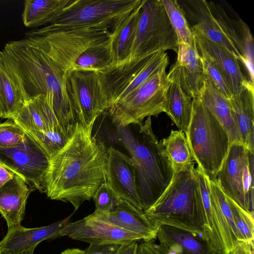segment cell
Instances as JSON below:
<instances>
[{
  "label": "cell",
  "mask_w": 254,
  "mask_h": 254,
  "mask_svg": "<svg viewBox=\"0 0 254 254\" xmlns=\"http://www.w3.org/2000/svg\"><path fill=\"white\" fill-rule=\"evenodd\" d=\"M70 216L50 225L27 228L21 225L10 229L0 241V251L9 254H19L43 241L62 237L61 230L69 222Z\"/></svg>",
  "instance_id": "obj_18"
},
{
  "label": "cell",
  "mask_w": 254,
  "mask_h": 254,
  "mask_svg": "<svg viewBox=\"0 0 254 254\" xmlns=\"http://www.w3.org/2000/svg\"><path fill=\"white\" fill-rule=\"evenodd\" d=\"M71 0H26L22 19L27 27H38L56 21Z\"/></svg>",
  "instance_id": "obj_28"
},
{
  "label": "cell",
  "mask_w": 254,
  "mask_h": 254,
  "mask_svg": "<svg viewBox=\"0 0 254 254\" xmlns=\"http://www.w3.org/2000/svg\"><path fill=\"white\" fill-rule=\"evenodd\" d=\"M106 177L107 184L120 197L143 211L137 192L135 163L131 157L109 147Z\"/></svg>",
  "instance_id": "obj_14"
},
{
  "label": "cell",
  "mask_w": 254,
  "mask_h": 254,
  "mask_svg": "<svg viewBox=\"0 0 254 254\" xmlns=\"http://www.w3.org/2000/svg\"><path fill=\"white\" fill-rule=\"evenodd\" d=\"M195 45L206 53L216 64L228 86L231 96L240 93L250 85H254L242 72L239 61L228 50L205 37L191 28Z\"/></svg>",
  "instance_id": "obj_15"
},
{
  "label": "cell",
  "mask_w": 254,
  "mask_h": 254,
  "mask_svg": "<svg viewBox=\"0 0 254 254\" xmlns=\"http://www.w3.org/2000/svg\"><path fill=\"white\" fill-rule=\"evenodd\" d=\"M114 64L110 37L84 51L77 58L71 70H83L99 73Z\"/></svg>",
  "instance_id": "obj_31"
},
{
  "label": "cell",
  "mask_w": 254,
  "mask_h": 254,
  "mask_svg": "<svg viewBox=\"0 0 254 254\" xmlns=\"http://www.w3.org/2000/svg\"><path fill=\"white\" fill-rule=\"evenodd\" d=\"M0 56L24 102L45 95L60 125L75 124L77 119L66 88L65 73L34 42L27 37L10 41L0 51Z\"/></svg>",
  "instance_id": "obj_2"
},
{
  "label": "cell",
  "mask_w": 254,
  "mask_h": 254,
  "mask_svg": "<svg viewBox=\"0 0 254 254\" xmlns=\"http://www.w3.org/2000/svg\"><path fill=\"white\" fill-rule=\"evenodd\" d=\"M145 0L131 11L117 19L113 24L110 36L114 64L127 61L130 56L140 10Z\"/></svg>",
  "instance_id": "obj_23"
},
{
  "label": "cell",
  "mask_w": 254,
  "mask_h": 254,
  "mask_svg": "<svg viewBox=\"0 0 254 254\" xmlns=\"http://www.w3.org/2000/svg\"><path fill=\"white\" fill-rule=\"evenodd\" d=\"M138 245L137 242L125 245L118 254H137Z\"/></svg>",
  "instance_id": "obj_43"
},
{
  "label": "cell",
  "mask_w": 254,
  "mask_h": 254,
  "mask_svg": "<svg viewBox=\"0 0 254 254\" xmlns=\"http://www.w3.org/2000/svg\"><path fill=\"white\" fill-rule=\"evenodd\" d=\"M156 238L159 244L176 254H216L201 236L184 229L161 225L158 228Z\"/></svg>",
  "instance_id": "obj_25"
},
{
  "label": "cell",
  "mask_w": 254,
  "mask_h": 254,
  "mask_svg": "<svg viewBox=\"0 0 254 254\" xmlns=\"http://www.w3.org/2000/svg\"><path fill=\"white\" fill-rule=\"evenodd\" d=\"M185 135L197 168L210 179L215 180L230 142L223 127L198 96L192 98L191 119Z\"/></svg>",
  "instance_id": "obj_5"
},
{
  "label": "cell",
  "mask_w": 254,
  "mask_h": 254,
  "mask_svg": "<svg viewBox=\"0 0 254 254\" xmlns=\"http://www.w3.org/2000/svg\"><path fill=\"white\" fill-rule=\"evenodd\" d=\"M63 236L89 245H127L143 240L141 237L90 215L79 220L66 223L61 230Z\"/></svg>",
  "instance_id": "obj_13"
},
{
  "label": "cell",
  "mask_w": 254,
  "mask_h": 254,
  "mask_svg": "<svg viewBox=\"0 0 254 254\" xmlns=\"http://www.w3.org/2000/svg\"><path fill=\"white\" fill-rule=\"evenodd\" d=\"M226 198L232 212L238 241L254 242V215L243 209L229 197L226 196Z\"/></svg>",
  "instance_id": "obj_35"
},
{
  "label": "cell",
  "mask_w": 254,
  "mask_h": 254,
  "mask_svg": "<svg viewBox=\"0 0 254 254\" xmlns=\"http://www.w3.org/2000/svg\"><path fill=\"white\" fill-rule=\"evenodd\" d=\"M116 127L119 139L134 161L137 192L144 212L169 185L173 171L153 132L151 117L139 125L137 133L129 125Z\"/></svg>",
  "instance_id": "obj_3"
},
{
  "label": "cell",
  "mask_w": 254,
  "mask_h": 254,
  "mask_svg": "<svg viewBox=\"0 0 254 254\" xmlns=\"http://www.w3.org/2000/svg\"><path fill=\"white\" fill-rule=\"evenodd\" d=\"M177 59L182 84L186 92L193 98L197 96L203 85L204 74L196 47L179 44Z\"/></svg>",
  "instance_id": "obj_27"
},
{
  "label": "cell",
  "mask_w": 254,
  "mask_h": 254,
  "mask_svg": "<svg viewBox=\"0 0 254 254\" xmlns=\"http://www.w3.org/2000/svg\"><path fill=\"white\" fill-rule=\"evenodd\" d=\"M242 143L254 153V86L228 99Z\"/></svg>",
  "instance_id": "obj_26"
},
{
  "label": "cell",
  "mask_w": 254,
  "mask_h": 254,
  "mask_svg": "<svg viewBox=\"0 0 254 254\" xmlns=\"http://www.w3.org/2000/svg\"><path fill=\"white\" fill-rule=\"evenodd\" d=\"M196 49L202 64L204 74L210 80L221 93L227 99L230 98L231 94L228 86L216 64L206 53L197 47Z\"/></svg>",
  "instance_id": "obj_36"
},
{
  "label": "cell",
  "mask_w": 254,
  "mask_h": 254,
  "mask_svg": "<svg viewBox=\"0 0 254 254\" xmlns=\"http://www.w3.org/2000/svg\"><path fill=\"white\" fill-rule=\"evenodd\" d=\"M155 240L143 241L138 244L137 254H157Z\"/></svg>",
  "instance_id": "obj_42"
},
{
  "label": "cell",
  "mask_w": 254,
  "mask_h": 254,
  "mask_svg": "<svg viewBox=\"0 0 254 254\" xmlns=\"http://www.w3.org/2000/svg\"><path fill=\"white\" fill-rule=\"evenodd\" d=\"M195 174L199 191L198 209L203 238L216 254H229L215 214L209 178L197 167Z\"/></svg>",
  "instance_id": "obj_17"
},
{
  "label": "cell",
  "mask_w": 254,
  "mask_h": 254,
  "mask_svg": "<svg viewBox=\"0 0 254 254\" xmlns=\"http://www.w3.org/2000/svg\"><path fill=\"white\" fill-rule=\"evenodd\" d=\"M15 174L9 167L0 162V188L11 180Z\"/></svg>",
  "instance_id": "obj_41"
},
{
  "label": "cell",
  "mask_w": 254,
  "mask_h": 254,
  "mask_svg": "<svg viewBox=\"0 0 254 254\" xmlns=\"http://www.w3.org/2000/svg\"><path fill=\"white\" fill-rule=\"evenodd\" d=\"M111 27H86L38 33L27 32L28 38L65 73L72 69L79 56L91 46L108 39Z\"/></svg>",
  "instance_id": "obj_7"
},
{
  "label": "cell",
  "mask_w": 254,
  "mask_h": 254,
  "mask_svg": "<svg viewBox=\"0 0 254 254\" xmlns=\"http://www.w3.org/2000/svg\"><path fill=\"white\" fill-rule=\"evenodd\" d=\"M179 43L161 0H145L141 7L135 38L128 60L172 50Z\"/></svg>",
  "instance_id": "obj_9"
},
{
  "label": "cell",
  "mask_w": 254,
  "mask_h": 254,
  "mask_svg": "<svg viewBox=\"0 0 254 254\" xmlns=\"http://www.w3.org/2000/svg\"><path fill=\"white\" fill-rule=\"evenodd\" d=\"M254 157L243 143H231L215 180L226 196L254 215Z\"/></svg>",
  "instance_id": "obj_10"
},
{
  "label": "cell",
  "mask_w": 254,
  "mask_h": 254,
  "mask_svg": "<svg viewBox=\"0 0 254 254\" xmlns=\"http://www.w3.org/2000/svg\"><path fill=\"white\" fill-rule=\"evenodd\" d=\"M180 4L186 17L193 23L191 28L199 31L210 41L224 47L238 60L243 63L244 58L231 40L225 35L211 12L207 1L187 0Z\"/></svg>",
  "instance_id": "obj_16"
},
{
  "label": "cell",
  "mask_w": 254,
  "mask_h": 254,
  "mask_svg": "<svg viewBox=\"0 0 254 254\" xmlns=\"http://www.w3.org/2000/svg\"><path fill=\"white\" fill-rule=\"evenodd\" d=\"M29 192L26 181L17 174L0 188V213L8 229L21 225Z\"/></svg>",
  "instance_id": "obj_20"
},
{
  "label": "cell",
  "mask_w": 254,
  "mask_h": 254,
  "mask_svg": "<svg viewBox=\"0 0 254 254\" xmlns=\"http://www.w3.org/2000/svg\"><path fill=\"white\" fill-rule=\"evenodd\" d=\"M0 254H9V253L4 251H0Z\"/></svg>",
  "instance_id": "obj_47"
},
{
  "label": "cell",
  "mask_w": 254,
  "mask_h": 254,
  "mask_svg": "<svg viewBox=\"0 0 254 254\" xmlns=\"http://www.w3.org/2000/svg\"><path fill=\"white\" fill-rule=\"evenodd\" d=\"M214 210L227 251L230 254L238 242L237 231L226 196L215 180L209 179Z\"/></svg>",
  "instance_id": "obj_29"
},
{
  "label": "cell",
  "mask_w": 254,
  "mask_h": 254,
  "mask_svg": "<svg viewBox=\"0 0 254 254\" xmlns=\"http://www.w3.org/2000/svg\"><path fill=\"white\" fill-rule=\"evenodd\" d=\"M199 196L193 163L188 169L173 173L169 185L144 213L157 228L161 225L172 226L190 231L203 238Z\"/></svg>",
  "instance_id": "obj_4"
},
{
  "label": "cell",
  "mask_w": 254,
  "mask_h": 254,
  "mask_svg": "<svg viewBox=\"0 0 254 254\" xmlns=\"http://www.w3.org/2000/svg\"><path fill=\"white\" fill-rule=\"evenodd\" d=\"M198 96L223 127L228 134L230 144L235 142L242 143L228 99L205 75L203 84Z\"/></svg>",
  "instance_id": "obj_22"
},
{
  "label": "cell",
  "mask_w": 254,
  "mask_h": 254,
  "mask_svg": "<svg viewBox=\"0 0 254 254\" xmlns=\"http://www.w3.org/2000/svg\"><path fill=\"white\" fill-rule=\"evenodd\" d=\"M60 254H85V251L78 248H69L64 250Z\"/></svg>",
  "instance_id": "obj_45"
},
{
  "label": "cell",
  "mask_w": 254,
  "mask_h": 254,
  "mask_svg": "<svg viewBox=\"0 0 254 254\" xmlns=\"http://www.w3.org/2000/svg\"><path fill=\"white\" fill-rule=\"evenodd\" d=\"M254 242L238 241L229 254H254Z\"/></svg>",
  "instance_id": "obj_40"
},
{
  "label": "cell",
  "mask_w": 254,
  "mask_h": 254,
  "mask_svg": "<svg viewBox=\"0 0 254 254\" xmlns=\"http://www.w3.org/2000/svg\"><path fill=\"white\" fill-rule=\"evenodd\" d=\"M37 246H34L27 250L23 251L22 252L20 253L19 254H34V251Z\"/></svg>",
  "instance_id": "obj_46"
},
{
  "label": "cell",
  "mask_w": 254,
  "mask_h": 254,
  "mask_svg": "<svg viewBox=\"0 0 254 254\" xmlns=\"http://www.w3.org/2000/svg\"><path fill=\"white\" fill-rule=\"evenodd\" d=\"M125 245H89L84 250L85 254H118Z\"/></svg>",
  "instance_id": "obj_39"
},
{
  "label": "cell",
  "mask_w": 254,
  "mask_h": 254,
  "mask_svg": "<svg viewBox=\"0 0 254 254\" xmlns=\"http://www.w3.org/2000/svg\"><path fill=\"white\" fill-rule=\"evenodd\" d=\"M168 74L171 83L168 92L165 113L179 130L185 133L191 119L192 99L183 88L179 66L174 64Z\"/></svg>",
  "instance_id": "obj_24"
},
{
  "label": "cell",
  "mask_w": 254,
  "mask_h": 254,
  "mask_svg": "<svg viewBox=\"0 0 254 254\" xmlns=\"http://www.w3.org/2000/svg\"><path fill=\"white\" fill-rule=\"evenodd\" d=\"M95 212L107 213L115 210L123 199L105 183L96 190L92 197Z\"/></svg>",
  "instance_id": "obj_37"
},
{
  "label": "cell",
  "mask_w": 254,
  "mask_h": 254,
  "mask_svg": "<svg viewBox=\"0 0 254 254\" xmlns=\"http://www.w3.org/2000/svg\"><path fill=\"white\" fill-rule=\"evenodd\" d=\"M93 127L76 122L67 143L50 156L45 192L51 199L71 203L75 210L106 183L108 149L92 135Z\"/></svg>",
  "instance_id": "obj_1"
},
{
  "label": "cell",
  "mask_w": 254,
  "mask_h": 254,
  "mask_svg": "<svg viewBox=\"0 0 254 254\" xmlns=\"http://www.w3.org/2000/svg\"><path fill=\"white\" fill-rule=\"evenodd\" d=\"M156 250L157 254H176L172 250L160 244H156Z\"/></svg>",
  "instance_id": "obj_44"
},
{
  "label": "cell",
  "mask_w": 254,
  "mask_h": 254,
  "mask_svg": "<svg viewBox=\"0 0 254 254\" xmlns=\"http://www.w3.org/2000/svg\"><path fill=\"white\" fill-rule=\"evenodd\" d=\"M141 0H71L52 24L33 30L41 33L86 27H112L120 17L133 10Z\"/></svg>",
  "instance_id": "obj_8"
},
{
  "label": "cell",
  "mask_w": 254,
  "mask_h": 254,
  "mask_svg": "<svg viewBox=\"0 0 254 254\" xmlns=\"http://www.w3.org/2000/svg\"><path fill=\"white\" fill-rule=\"evenodd\" d=\"M160 141L173 173L184 171L194 163L185 133L182 130H172L168 136Z\"/></svg>",
  "instance_id": "obj_30"
},
{
  "label": "cell",
  "mask_w": 254,
  "mask_h": 254,
  "mask_svg": "<svg viewBox=\"0 0 254 254\" xmlns=\"http://www.w3.org/2000/svg\"><path fill=\"white\" fill-rule=\"evenodd\" d=\"M24 101L0 56V118L12 119Z\"/></svg>",
  "instance_id": "obj_32"
},
{
  "label": "cell",
  "mask_w": 254,
  "mask_h": 254,
  "mask_svg": "<svg viewBox=\"0 0 254 254\" xmlns=\"http://www.w3.org/2000/svg\"><path fill=\"white\" fill-rule=\"evenodd\" d=\"M90 215L142 237L147 241L156 239L158 228L140 211L127 201L122 199L117 208L112 212H94Z\"/></svg>",
  "instance_id": "obj_19"
},
{
  "label": "cell",
  "mask_w": 254,
  "mask_h": 254,
  "mask_svg": "<svg viewBox=\"0 0 254 254\" xmlns=\"http://www.w3.org/2000/svg\"><path fill=\"white\" fill-rule=\"evenodd\" d=\"M50 161V156L27 132L24 140L18 146L0 148V162L24 178L27 184L41 192H45Z\"/></svg>",
  "instance_id": "obj_12"
},
{
  "label": "cell",
  "mask_w": 254,
  "mask_h": 254,
  "mask_svg": "<svg viewBox=\"0 0 254 254\" xmlns=\"http://www.w3.org/2000/svg\"><path fill=\"white\" fill-rule=\"evenodd\" d=\"M11 120L27 132L46 131L60 125L49 100L43 95L25 102Z\"/></svg>",
  "instance_id": "obj_21"
},
{
  "label": "cell",
  "mask_w": 254,
  "mask_h": 254,
  "mask_svg": "<svg viewBox=\"0 0 254 254\" xmlns=\"http://www.w3.org/2000/svg\"><path fill=\"white\" fill-rule=\"evenodd\" d=\"M65 84L77 122L85 127L94 126L97 118L110 108L102 91L98 73L70 70L65 73Z\"/></svg>",
  "instance_id": "obj_11"
},
{
  "label": "cell",
  "mask_w": 254,
  "mask_h": 254,
  "mask_svg": "<svg viewBox=\"0 0 254 254\" xmlns=\"http://www.w3.org/2000/svg\"><path fill=\"white\" fill-rule=\"evenodd\" d=\"M167 66H163L144 83L111 106L108 111L116 126L140 125L145 118L166 112L171 83L166 73Z\"/></svg>",
  "instance_id": "obj_6"
},
{
  "label": "cell",
  "mask_w": 254,
  "mask_h": 254,
  "mask_svg": "<svg viewBox=\"0 0 254 254\" xmlns=\"http://www.w3.org/2000/svg\"><path fill=\"white\" fill-rule=\"evenodd\" d=\"M169 21L177 35L178 43L195 45L194 36L185 12L176 0H161Z\"/></svg>",
  "instance_id": "obj_34"
},
{
  "label": "cell",
  "mask_w": 254,
  "mask_h": 254,
  "mask_svg": "<svg viewBox=\"0 0 254 254\" xmlns=\"http://www.w3.org/2000/svg\"><path fill=\"white\" fill-rule=\"evenodd\" d=\"M0 124V148L8 149L19 145L24 140L25 131L12 120Z\"/></svg>",
  "instance_id": "obj_38"
},
{
  "label": "cell",
  "mask_w": 254,
  "mask_h": 254,
  "mask_svg": "<svg viewBox=\"0 0 254 254\" xmlns=\"http://www.w3.org/2000/svg\"><path fill=\"white\" fill-rule=\"evenodd\" d=\"M75 125L64 127L59 125L46 131L27 132L31 136L50 156L62 149L69 140Z\"/></svg>",
  "instance_id": "obj_33"
}]
</instances>
